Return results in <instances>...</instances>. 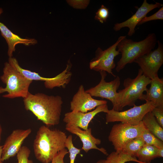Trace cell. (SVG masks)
Returning <instances> with one entry per match:
<instances>
[{"label":"cell","instance_id":"15","mask_svg":"<svg viewBox=\"0 0 163 163\" xmlns=\"http://www.w3.org/2000/svg\"><path fill=\"white\" fill-rule=\"evenodd\" d=\"M66 129L79 138L83 144L81 149L85 152L87 153L90 150L95 149L107 156L108 155L104 148H99L97 146V145L101 144V141L100 139L96 138L92 135L91 128H88L87 130H84L75 126L66 125Z\"/></svg>","mask_w":163,"mask_h":163},{"label":"cell","instance_id":"2","mask_svg":"<svg viewBox=\"0 0 163 163\" xmlns=\"http://www.w3.org/2000/svg\"><path fill=\"white\" fill-rule=\"evenodd\" d=\"M67 136L63 132L52 129L46 125L37 131L33 147L36 158L42 163H51L57 153L66 148Z\"/></svg>","mask_w":163,"mask_h":163},{"label":"cell","instance_id":"1","mask_svg":"<svg viewBox=\"0 0 163 163\" xmlns=\"http://www.w3.org/2000/svg\"><path fill=\"white\" fill-rule=\"evenodd\" d=\"M23 101L25 109L31 112L46 126L49 127L59 123L63 103L60 96L29 92Z\"/></svg>","mask_w":163,"mask_h":163},{"label":"cell","instance_id":"14","mask_svg":"<svg viewBox=\"0 0 163 163\" xmlns=\"http://www.w3.org/2000/svg\"><path fill=\"white\" fill-rule=\"evenodd\" d=\"M163 6L161 4L156 2L155 4H149L146 0H144L143 3L136 12L130 18L120 23H116L113 27L115 31L120 30L123 28L128 27L129 30L128 33L129 36H132L135 33V27L138 24L150 11L156 8Z\"/></svg>","mask_w":163,"mask_h":163},{"label":"cell","instance_id":"3","mask_svg":"<svg viewBox=\"0 0 163 163\" xmlns=\"http://www.w3.org/2000/svg\"><path fill=\"white\" fill-rule=\"evenodd\" d=\"M154 33L149 34L144 40L134 41L125 37L118 43L117 48L121 54L117 62L116 70L119 72L128 64L132 63L138 58L149 53L153 49L157 42Z\"/></svg>","mask_w":163,"mask_h":163},{"label":"cell","instance_id":"4","mask_svg":"<svg viewBox=\"0 0 163 163\" xmlns=\"http://www.w3.org/2000/svg\"><path fill=\"white\" fill-rule=\"evenodd\" d=\"M3 72L0 79L6 86H0V94L7 92L3 97L10 99L25 97L29 92V88L33 81L25 77L8 62L5 63Z\"/></svg>","mask_w":163,"mask_h":163},{"label":"cell","instance_id":"11","mask_svg":"<svg viewBox=\"0 0 163 163\" xmlns=\"http://www.w3.org/2000/svg\"><path fill=\"white\" fill-rule=\"evenodd\" d=\"M30 128L17 129L13 130L7 138L3 146L2 160V161L17 155L24 140L31 133Z\"/></svg>","mask_w":163,"mask_h":163},{"label":"cell","instance_id":"19","mask_svg":"<svg viewBox=\"0 0 163 163\" xmlns=\"http://www.w3.org/2000/svg\"><path fill=\"white\" fill-rule=\"evenodd\" d=\"M142 121L146 129L163 141V128L158 123L151 111L144 116Z\"/></svg>","mask_w":163,"mask_h":163},{"label":"cell","instance_id":"29","mask_svg":"<svg viewBox=\"0 0 163 163\" xmlns=\"http://www.w3.org/2000/svg\"><path fill=\"white\" fill-rule=\"evenodd\" d=\"M151 112L158 123L163 128V107H155Z\"/></svg>","mask_w":163,"mask_h":163},{"label":"cell","instance_id":"26","mask_svg":"<svg viewBox=\"0 0 163 163\" xmlns=\"http://www.w3.org/2000/svg\"><path fill=\"white\" fill-rule=\"evenodd\" d=\"M109 16V9L102 5L96 13L94 19L102 24L106 22Z\"/></svg>","mask_w":163,"mask_h":163},{"label":"cell","instance_id":"21","mask_svg":"<svg viewBox=\"0 0 163 163\" xmlns=\"http://www.w3.org/2000/svg\"><path fill=\"white\" fill-rule=\"evenodd\" d=\"M158 148L154 146L145 144L138 152L136 157L142 163H150L157 158Z\"/></svg>","mask_w":163,"mask_h":163},{"label":"cell","instance_id":"24","mask_svg":"<svg viewBox=\"0 0 163 163\" xmlns=\"http://www.w3.org/2000/svg\"><path fill=\"white\" fill-rule=\"evenodd\" d=\"M65 145L66 148L67 149L69 153L70 163H75L76 156L80 153L81 149L76 148L72 142V136L71 135H69L67 138Z\"/></svg>","mask_w":163,"mask_h":163},{"label":"cell","instance_id":"32","mask_svg":"<svg viewBox=\"0 0 163 163\" xmlns=\"http://www.w3.org/2000/svg\"><path fill=\"white\" fill-rule=\"evenodd\" d=\"M2 145H0V163H3L2 160Z\"/></svg>","mask_w":163,"mask_h":163},{"label":"cell","instance_id":"9","mask_svg":"<svg viewBox=\"0 0 163 163\" xmlns=\"http://www.w3.org/2000/svg\"><path fill=\"white\" fill-rule=\"evenodd\" d=\"M158 47L155 50L136 59L137 63L143 74L151 80L158 76V72L163 64V45L157 40Z\"/></svg>","mask_w":163,"mask_h":163},{"label":"cell","instance_id":"17","mask_svg":"<svg viewBox=\"0 0 163 163\" xmlns=\"http://www.w3.org/2000/svg\"><path fill=\"white\" fill-rule=\"evenodd\" d=\"M72 66V64L69 60L66 69L58 75L51 78L44 77L39 75L37 81H44V86L47 89H52L56 87L65 88L71 79Z\"/></svg>","mask_w":163,"mask_h":163},{"label":"cell","instance_id":"30","mask_svg":"<svg viewBox=\"0 0 163 163\" xmlns=\"http://www.w3.org/2000/svg\"><path fill=\"white\" fill-rule=\"evenodd\" d=\"M69 153L66 148L59 152L53 159L51 163H65L64 159L65 155Z\"/></svg>","mask_w":163,"mask_h":163},{"label":"cell","instance_id":"10","mask_svg":"<svg viewBox=\"0 0 163 163\" xmlns=\"http://www.w3.org/2000/svg\"><path fill=\"white\" fill-rule=\"evenodd\" d=\"M101 76L99 84L94 87L85 91L91 96L99 97L109 100L112 104V109L116 111L118 104V98L117 90L120 85V79L118 76L113 80L107 82L105 78L107 75L106 72H99Z\"/></svg>","mask_w":163,"mask_h":163},{"label":"cell","instance_id":"28","mask_svg":"<svg viewBox=\"0 0 163 163\" xmlns=\"http://www.w3.org/2000/svg\"><path fill=\"white\" fill-rule=\"evenodd\" d=\"M67 3L71 6L76 9L85 8L89 4V0H67Z\"/></svg>","mask_w":163,"mask_h":163},{"label":"cell","instance_id":"13","mask_svg":"<svg viewBox=\"0 0 163 163\" xmlns=\"http://www.w3.org/2000/svg\"><path fill=\"white\" fill-rule=\"evenodd\" d=\"M107 103V101L105 100L93 98L89 94L85 91L84 86L81 85L70 102V109L71 111L87 113L99 105Z\"/></svg>","mask_w":163,"mask_h":163},{"label":"cell","instance_id":"22","mask_svg":"<svg viewBox=\"0 0 163 163\" xmlns=\"http://www.w3.org/2000/svg\"><path fill=\"white\" fill-rule=\"evenodd\" d=\"M145 144V142L141 136L128 142L121 152L132 157L136 158L138 152Z\"/></svg>","mask_w":163,"mask_h":163},{"label":"cell","instance_id":"23","mask_svg":"<svg viewBox=\"0 0 163 163\" xmlns=\"http://www.w3.org/2000/svg\"><path fill=\"white\" fill-rule=\"evenodd\" d=\"M141 136L145 142V144L153 145L159 148H163V141L152 134L146 129Z\"/></svg>","mask_w":163,"mask_h":163},{"label":"cell","instance_id":"27","mask_svg":"<svg viewBox=\"0 0 163 163\" xmlns=\"http://www.w3.org/2000/svg\"><path fill=\"white\" fill-rule=\"evenodd\" d=\"M157 20H163V6L157 12L152 15L148 17L146 16L144 17L138 24L137 25H139L147 22Z\"/></svg>","mask_w":163,"mask_h":163},{"label":"cell","instance_id":"20","mask_svg":"<svg viewBox=\"0 0 163 163\" xmlns=\"http://www.w3.org/2000/svg\"><path fill=\"white\" fill-rule=\"evenodd\" d=\"M134 161L142 163L136 158L133 157L123 153L122 152H113L107 155L105 159H100L96 163H125L127 162Z\"/></svg>","mask_w":163,"mask_h":163},{"label":"cell","instance_id":"12","mask_svg":"<svg viewBox=\"0 0 163 163\" xmlns=\"http://www.w3.org/2000/svg\"><path fill=\"white\" fill-rule=\"evenodd\" d=\"M109 110L107 104L97 107L92 111L87 113L79 111H71L64 115L63 121L66 125L74 126L84 130L88 129L89 124L94 117L98 113L103 112L107 113Z\"/></svg>","mask_w":163,"mask_h":163},{"label":"cell","instance_id":"25","mask_svg":"<svg viewBox=\"0 0 163 163\" xmlns=\"http://www.w3.org/2000/svg\"><path fill=\"white\" fill-rule=\"evenodd\" d=\"M31 152L27 146H22L17 155L18 163H33V161L29 159Z\"/></svg>","mask_w":163,"mask_h":163},{"label":"cell","instance_id":"33","mask_svg":"<svg viewBox=\"0 0 163 163\" xmlns=\"http://www.w3.org/2000/svg\"><path fill=\"white\" fill-rule=\"evenodd\" d=\"M2 130V126L0 123V143H1V141Z\"/></svg>","mask_w":163,"mask_h":163},{"label":"cell","instance_id":"5","mask_svg":"<svg viewBox=\"0 0 163 163\" xmlns=\"http://www.w3.org/2000/svg\"><path fill=\"white\" fill-rule=\"evenodd\" d=\"M151 82V79L143 74L140 69L135 78L125 79L124 88L117 92L118 101L116 111H121L126 106H134L137 100L143 101V93L147 90V87Z\"/></svg>","mask_w":163,"mask_h":163},{"label":"cell","instance_id":"18","mask_svg":"<svg viewBox=\"0 0 163 163\" xmlns=\"http://www.w3.org/2000/svg\"><path fill=\"white\" fill-rule=\"evenodd\" d=\"M150 87L144 94L143 100L152 101L155 107H163V79L158 76L151 80Z\"/></svg>","mask_w":163,"mask_h":163},{"label":"cell","instance_id":"7","mask_svg":"<svg viewBox=\"0 0 163 163\" xmlns=\"http://www.w3.org/2000/svg\"><path fill=\"white\" fill-rule=\"evenodd\" d=\"M134 107L124 111L109 110L106 114V123L120 122L132 125H136L142 121L144 116L151 111L155 107V103L152 101L146 102L143 104Z\"/></svg>","mask_w":163,"mask_h":163},{"label":"cell","instance_id":"6","mask_svg":"<svg viewBox=\"0 0 163 163\" xmlns=\"http://www.w3.org/2000/svg\"><path fill=\"white\" fill-rule=\"evenodd\" d=\"M146 129L142 121L136 125L121 123L114 125L108 137L115 151L121 152L126 145L133 139L142 136Z\"/></svg>","mask_w":163,"mask_h":163},{"label":"cell","instance_id":"16","mask_svg":"<svg viewBox=\"0 0 163 163\" xmlns=\"http://www.w3.org/2000/svg\"><path fill=\"white\" fill-rule=\"evenodd\" d=\"M0 31L2 36L5 39L8 44V54L9 57H12L17 44L21 43L28 46L35 45L37 43V41L35 39L23 38L14 34L0 22Z\"/></svg>","mask_w":163,"mask_h":163},{"label":"cell","instance_id":"34","mask_svg":"<svg viewBox=\"0 0 163 163\" xmlns=\"http://www.w3.org/2000/svg\"><path fill=\"white\" fill-rule=\"evenodd\" d=\"M3 12V11L2 8H0V15Z\"/></svg>","mask_w":163,"mask_h":163},{"label":"cell","instance_id":"8","mask_svg":"<svg viewBox=\"0 0 163 163\" xmlns=\"http://www.w3.org/2000/svg\"><path fill=\"white\" fill-rule=\"evenodd\" d=\"M126 37V36L120 37L114 44L104 50L98 47L95 52V57L90 62V68L96 71L107 72L116 77L112 72L113 69L116 66L114 59L120 54L116 48L119 42Z\"/></svg>","mask_w":163,"mask_h":163},{"label":"cell","instance_id":"31","mask_svg":"<svg viewBox=\"0 0 163 163\" xmlns=\"http://www.w3.org/2000/svg\"><path fill=\"white\" fill-rule=\"evenodd\" d=\"M157 155V158L163 157V148H158Z\"/></svg>","mask_w":163,"mask_h":163}]
</instances>
